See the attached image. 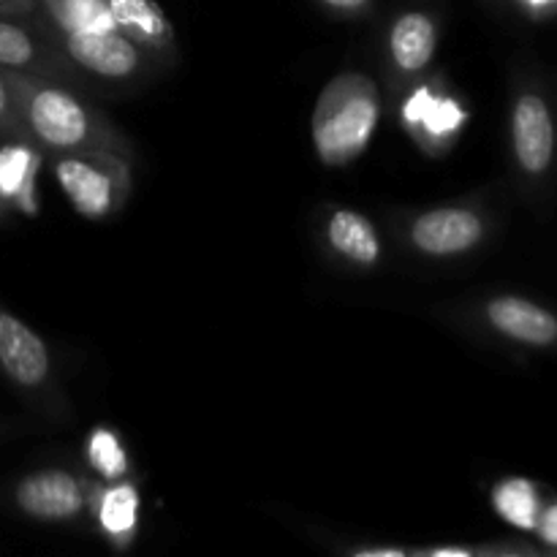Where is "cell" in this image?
Returning a JSON list of instances; mask_svg holds the SVG:
<instances>
[{
    "instance_id": "obj_1",
    "label": "cell",
    "mask_w": 557,
    "mask_h": 557,
    "mask_svg": "<svg viewBox=\"0 0 557 557\" xmlns=\"http://www.w3.org/2000/svg\"><path fill=\"white\" fill-rule=\"evenodd\" d=\"M381 117V98L373 79L362 74H343L326 85L313 112V147L326 166H346L357 161L373 139Z\"/></svg>"
},
{
    "instance_id": "obj_2",
    "label": "cell",
    "mask_w": 557,
    "mask_h": 557,
    "mask_svg": "<svg viewBox=\"0 0 557 557\" xmlns=\"http://www.w3.org/2000/svg\"><path fill=\"white\" fill-rule=\"evenodd\" d=\"M14 96L20 120H25L38 141L54 150H74L85 145L90 136V117L87 109L71 92L60 87L33 85L27 79L5 76Z\"/></svg>"
},
{
    "instance_id": "obj_3",
    "label": "cell",
    "mask_w": 557,
    "mask_h": 557,
    "mask_svg": "<svg viewBox=\"0 0 557 557\" xmlns=\"http://www.w3.org/2000/svg\"><path fill=\"white\" fill-rule=\"evenodd\" d=\"M0 368L25 389H36L49 375V351L44 341L5 310H0Z\"/></svg>"
},
{
    "instance_id": "obj_4",
    "label": "cell",
    "mask_w": 557,
    "mask_h": 557,
    "mask_svg": "<svg viewBox=\"0 0 557 557\" xmlns=\"http://www.w3.org/2000/svg\"><path fill=\"white\" fill-rule=\"evenodd\" d=\"M484 226L476 212L444 207V210L424 212L413 221L411 239L428 256L466 253L482 239Z\"/></svg>"
},
{
    "instance_id": "obj_5",
    "label": "cell",
    "mask_w": 557,
    "mask_h": 557,
    "mask_svg": "<svg viewBox=\"0 0 557 557\" xmlns=\"http://www.w3.org/2000/svg\"><path fill=\"white\" fill-rule=\"evenodd\" d=\"M54 180L60 188L65 190L69 201L82 218L90 221H101L112 212L114 207V180L98 163L87 161V158H60L54 163Z\"/></svg>"
},
{
    "instance_id": "obj_6",
    "label": "cell",
    "mask_w": 557,
    "mask_h": 557,
    "mask_svg": "<svg viewBox=\"0 0 557 557\" xmlns=\"http://www.w3.org/2000/svg\"><path fill=\"white\" fill-rule=\"evenodd\" d=\"M65 49L82 69L107 79H123L139 69V49L123 30L63 36Z\"/></svg>"
},
{
    "instance_id": "obj_7",
    "label": "cell",
    "mask_w": 557,
    "mask_h": 557,
    "mask_svg": "<svg viewBox=\"0 0 557 557\" xmlns=\"http://www.w3.org/2000/svg\"><path fill=\"white\" fill-rule=\"evenodd\" d=\"M511 134L520 166L531 174H542L555 152V125L547 103L539 96H522L511 117Z\"/></svg>"
},
{
    "instance_id": "obj_8",
    "label": "cell",
    "mask_w": 557,
    "mask_h": 557,
    "mask_svg": "<svg viewBox=\"0 0 557 557\" xmlns=\"http://www.w3.org/2000/svg\"><path fill=\"white\" fill-rule=\"evenodd\" d=\"M16 504L38 520H69L82 509V487L65 471L33 473L16 487Z\"/></svg>"
},
{
    "instance_id": "obj_9",
    "label": "cell",
    "mask_w": 557,
    "mask_h": 557,
    "mask_svg": "<svg viewBox=\"0 0 557 557\" xmlns=\"http://www.w3.org/2000/svg\"><path fill=\"white\" fill-rule=\"evenodd\" d=\"M487 319L504 335L531 346H549L557 337V319L520 297H498L487 305Z\"/></svg>"
},
{
    "instance_id": "obj_10",
    "label": "cell",
    "mask_w": 557,
    "mask_h": 557,
    "mask_svg": "<svg viewBox=\"0 0 557 557\" xmlns=\"http://www.w3.org/2000/svg\"><path fill=\"white\" fill-rule=\"evenodd\" d=\"M435 44H438V27L424 11H406L392 22L389 52L403 71L428 69L435 54Z\"/></svg>"
},
{
    "instance_id": "obj_11",
    "label": "cell",
    "mask_w": 557,
    "mask_h": 557,
    "mask_svg": "<svg viewBox=\"0 0 557 557\" xmlns=\"http://www.w3.org/2000/svg\"><path fill=\"white\" fill-rule=\"evenodd\" d=\"M332 248L357 264H375L381 259V239L373 223L354 210H337L326 228Z\"/></svg>"
},
{
    "instance_id": "obj_12",
    "label": "cell",
    "mask_w": 557,
    "mask_h": 557,
    "mask_svg": "<svg viewBox=\"0 0 557 557\" xmlns=\"http://www.w3.org/2000/svg\"><path fill=\"white\" fill-rule=\"evenodd\" d=\"M36 152L22 141L0 147V205H22L33 210V174Z\"/></svg>"
},
{
    "instance_id": "obj_13",
    "label": "cell",
    "mask_w": 557,
    "mask_h": 557,
    "mask_svg": "<svg viewBox=\"0 0 557 557\" xmlns=\"http://www.w3.org/2000/svg\"><path fill=\"white\" fill-rule=\"evenodd\" d=\"M41 5L63 36L117 30L107 0H41Z\"/></svg>"
},
{
    "instance_id": "obj_14",
    "label": "cell",
    "mask_w": 557,
    "mask_h": 557,
    "mask_svg": "<svg viewBox=\"0 0 557 557\" xmlns=\"http://www.w3.org/2000/svg\"><path fill=\"white\" fill-rule=\"evenodd\" d=\"M107 5L117 22V30H123L131 41H166L169 25L152 0H107Z\"/></svg>"
},
{
    "instance_id": "obj_15",
    "label": "cell",
    "mask_w": 557,
    "mask_h": 557,
    "mask_svg": "<svg viewBox=\"0 0 557 557\" xmlns=\"http://www.w3.org/2000/svg\"><path fill=\"white\" fill-rule=\"evenodd\" d=\"M493 506L506 522L522 528V531H533L539 525V493L528 479H506L493 490Z\"/></svg>"
},
{
    "instance_id": "obj_16",
    "label": "cell",
    "mask_w": 557,
    "mask_h": 557,
    "mask_svg": "<svg viewBox=\"0 0 557 557\" xmlns=\"http://www.w3.org/2000/svg\"><path fill=\"white\" fill-rule=\"evenodd\" d=\"M136 515H139V495L131 484H117V487L103 493L101 509H98L103 531L112 533V536H125V533L134 531Z\"/></svg>"
},
{
    "instance_id": "obj_17",
    "label": "cell",
    "mask_w": 557,
    "mask_h": 557,
    "mask_svg": "<svg viewBox=\"0 0 557 557\" xmlns=\"http://www.w3.org/2000/svg\"><path fill=\"white\" fill-rule=\"evenodd\" d=\"M406 114L411 120H417V123H424V128L435 136L449 134L451 128H457V125L462 123V112L455 107V103L438 101V98L430 96L428 90L417 92V96L411 98Z\"/></svg>"
},
{
    "instance_id": "obj_18",
    "label": "cell",
    "mask_w": 557,
    "mask_h": 557,
    "mask_svg": "<svg viewBox=\"0 0 557 557\" xmlns=\"http://www.w3.org/2000/svg\"><path fill=\"white\" fill-rule=\"evenodd\" d=\"M41 60L36 38L30 30L9 20H0V65L5 69H30Z\"/></svg>"
},
{
    "instance_id": "obj_19",
    "label": "cell",
    "mask_w": 557,
    "mask_h": 557,
    "mask_svg": "<svg viewBox=\"0 0 557 557\" xmlns=\"http://www.w3.org/2000/svg\"><path fill=\"white\" fill-rule=\"evenodd\" d=\"M87 457H90V466L103 479H120L125 473V468H128V457H125L117 435L107 428H98L90 435V441H87Z\"/></svg>"
},
{
    "instance_id": "obj_20",
    "label": "cell",
    "mask_w": 557,
    "mask_h": 557,
    "mask_svg": "<svg viewBox=\"0 0 557 557\" xmlns=\"http://www.w3.org/2000/svg\"><path fill=\"white\" fill-rule=\"evenodd\" d=\"M16 125H20V112H16V103H14V96H11L9 82H5V76H0V131L14 134Z\"/></svg>"
},
{
    "instance_id": "obj_21",
    "label": "cell",
    "mask_w": 557,
    "mask_h": 557,
    "mask_svg": "<svg viewBox=\"0 0 557 557\" xmlns=\"http://www.w3.org/2000/svg\"><path fill=\"white\" fill-rule=\"evenodd\" d=\"M321 5H326L335 14H359V11L368 9L373 0H319Z\"/></svg>"
},
{
    "instance_id": "obj_22",
    "label": "cell",
    "mask_w": 557,
    "mask_h": 557,
    "mask_svg": "<svg viewBox=\"0 0 557 557\" xmlns=\"http://www.w3.org/2000/svg\"><path fill=\"white\" fill-rule=\"evenodd\" d=\"M539 533L547 544H557V504L539 517Z\"/></svg>"
},
{
    "instance_id": "obj_23",
    "label": "cell",
    "mask_w": 557,
    "mask_h": 557,
    "mask_svg": "<svg viewBox=\"0 0 557 557\" xmlns=\"http://www.w3.org/2000/svg\"><path fill=\"white\" fill-rule=\"evenodd\" d=\"M33 9V0H0V16H20Z\"/></svg>"
},
{
    "instance_id": "obj_24",
    "label": "cell",
    "mask_w": 557,
    "mask_h": 557,
    "mask_svg": "<svg viewBox=\"0 0 557 557\" xmlns=\"http://www.w3.org/2000/svg\"><path fill=\"white\" fill-rule=\"evenodd\" d=\"M522 5H525L528 11H533V14H542V11H549L555 9L557 0H520Z\"/></svg>"
},
{
    "instance_id": "obj_25",
    "label": "cell",
    "mask_w": 557,
    "mask_h": 557,
    "mask_svg": "<svg viewBox=\"0 0 557 557\" xmlns=\"http://www.w3.org/2000/svg\"><path fill=\"white\" fill-rule=\"evenodd\" d=\"M354 557H408V555L400 553V549H375V553H359Z\"/></svg>"
},
{
    "instance_id": "obj_26",
    "label": "cell",
    "mask_w": 557,
    "mask_h": 557,
    "mask_svg": "<svg viewBox=\"0 0 557 557\" xmlns=\"http://www.w3.org/2000/svg\"><path fill=\"white\" fill-rule=\"evenodd\" d=\"M424 557H471V553H466V549H435Z\"/></svg>"
},
{
    "instance_id": "obj_27",
    "label": "cell",
    "mask_w": 557,
    "mask_h": 557,
    "mask_svg": "<svg viewBox=\"0 0 557 557\" xmlns=\"http://www.w3.org/2000/svg\"><path fill=\"white\" fill-rule=\"evenodd\" d=\"M504 557H517V555H504Z\"/></svg>"
}]
</instances>
